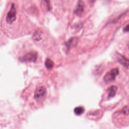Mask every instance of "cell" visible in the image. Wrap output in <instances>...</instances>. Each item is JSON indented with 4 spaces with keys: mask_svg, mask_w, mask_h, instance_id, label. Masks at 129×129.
<instances>
[{
    "mask_svg": "<svg viewBox=\"0 0 129 129\" xmlns=\"http://www.w3.org/2000/svg\"><path fill=\"white\" fill-rule=\"evenodd\" d=\"M106 2H110V1H111V0H105Z\"/></svg>",
    "mask_w": 129,
    "mask_h": 129,
    "instance_id": "obj_12",
    "label": "cell"
},
{
    "mask_svg": "<svg viewBox=\"0 0 129 129\" xmlns=\"http://www.w3.org/2000/svg\"><path fill=\"white\" fill-rule=\"evenodd\" d=\"M123 31L124 32H129V24H128L124 27Z\"/></svg>",
    "mask_w": 129,
    "mask_h": 129,
    "instance_id": "obj_10",
    "label": "cell"
},
{
    "mask_svg": "<svg viewBox=\"0 0 129 129\" xmlns=\"http://www.w3.org/2000/svg\"><path fill=\"white\" fill-rule=\"evenodd\" d=\"M119 71L117 68H114L108 72L104 76V80L106 82L113 81L116 77L118 75Z\"/></svg>",
    "mask_w": 129,
    "mask_h": 129,
    "instance_id": "obj_4",
    "label": "cell"
},
{
    "mask_svg": "<svg viewBox=\"0 0 129 129\" xmlns=\"http://www.w3.org/2000/svg\"><path fill=\"white\" fill-rule=\"evenodd\" d=\"M78 41V39L76 38H72L68 42L66 43V46L68 50L70 49L72 46H75Z\"/></svg>",
    "mask_w": 129,
    "mask_h": 129,
    "instance_id": "obj_7",
    "label": "cell"
},
{
    "mask_svg": "<svg viewBox=\"0 0 129 129\" xmlns=\"http://www.w3.org/2000/svg\"><path fill=\"white\" fill-rule=\"evenodd\" d=\"M18 58L23 62L34 63L37 62L38 54L37 52L30 47H24L18 53Z\"/></svg>",
    "mask_w": 129,
    "mask_h": 129,
    "instance_id": "obj_3",
    "label": "cell"
},
{
    "mask_svg": "<svg viewBox=\"0 0 129 129\" xmlns=\"http://www.w3.org/2000/svg\"><path fill=\"white\" fill-rule=\"evenodd\" d=\"M45 64L46 67L47 69H51L53 67V61L51 59H48V58H47L46 60Z\"/></svg>",
    "mask_w": 129,
    "mask_h": 129,
    "instance_id": "obj_8",
    "label": "cell"
},
{
    "mask_svg": "<svg viewBox=\"0 0 129 129\" xmlns=\"http://www.w3.org/2000/svg\"><path fill=\"white\" fill-rule=\"evenodd\" d=\"M116 59L123 66L125 67H128L129 66V59L119 53H117L116 54Z\"/></svg>",
    "mask_w": 129,
    "mask_h": 129,
    "instance_id": "obj_5",
    "label": "cell"
},
{
    "mask_svg": "<svg viewBox=\"0 0 129 129\" xmlns=\"http://www.w3.org/2000/svg\"><path fill=\"white\" fill-rule=\"evenodd\" d=\"M47 94L46 87L41 84H38L34 86H30L25 91V98L32 107L40 105L45 100Z\"/></svg>",
    "mask_w": 129,
    "mask_h": 129,
    "instance_id": "obj_2",
    "label": "cell"
},
{
    "mask_svg": "<svg viewBox=\"0 0 129 129\" xmlns=\"http://www.w3.org/2000/svg\"><path fill=\"white\" fill-rule=\"evenodd\" d=\"M29 22L18 6L14 3L10 2L3 15L1 25L6 34L15 37L30 32Z\"/></svg>",
    "mask_w": 129,
    "mask_h": 129,
    "instance_id": "obj_1",
    "label": "cell"
},
{
    "mask_svg": "<svg viewBox=\"0 0 129 129\" xmlns=\"http://www.w3.org/2000/svg\"><path fill=\"white\" fill-rule=\"evenodd\" d=\"M84 108L81 106L76 107L74 110V111H75V113L77 114H78V115H80V114H82L84 112Z\"/></svg>",
    "mask_w": 129,
    "mask_h": 129,
    "instance_id": "obj_9",
    "label": "cell"
},
{
    "mask_svg": "<svg viewBox=\"0 0 129 129\" xmlns=\"http://www.w3.org/2000/svg\"><path fill=\"white\" fill-rule=\"evenodd\" d=\"M128 48H129V45H128Z\"/></svg>",
    "mask_w": 129,
    "mask_h": 129,
    "instance_id": "obj_13",
    "label": "cell"
},
{
    "mask_svg": "<svg viewBox=\"0 0 129 129\" xmlns=\"http://www.w3.org/2000/svg\"><path fill=\"white\" fill-rule=\"evenodd\" d=\"M88 1H89V4H90V5H93V4L94 3L95 0H88Z\"/></svg>",
    "mask_w": 129,
    "mask_h": 129,
    "instance_id": "obj_11",
    "label": "cell"
},
{
    "mask_svg": "<svg viewBox=\"0 0 129 129\" xmlns=\"http://www.w3.org/2000/svg\"><path fill=\"white\" fill-rule=\"evenodd\" d=\"M84 10V4L82 0H79L77 7L75 10V13L77 16H81Z\"/></svg>",
    "mask_w": 129,
    "mask_h": 129,
    "instance_id": "obj_6",
    "label": "cell"
}]
</instances>
